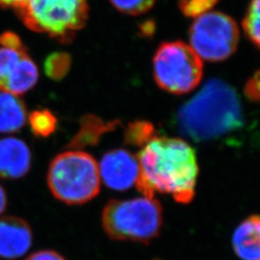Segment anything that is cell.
I'll return each instance as SVG.
<instances>
[{
    "label": "cell",
    "mask_w": 260,
    "mask_h": 260,
    "mask_svg": "<svg viewBox=\"0 0 260 260\" xmlns=\"http://www.w3.org/2000/svg\"><path fill=\"white\" fill-rule=\"evenodd\" d=\"M137 189L147 198L155 193L171 195L178 204L187 205L195 197L199 174L195 150L185 141L153 136L137 156Z\"/></svg>",
    "instance_id": "cell-1"
},
{
    "label": "cell",
    "mask_w": 260,
    "mask_h": 260,
    "mask_svg": "<svg viewBox=\"0 0 260 260\" xmlns=\"http://www.w3.org/2000/svg\"><path fill=\"white\" fill-rule=\"evenodd\" d=\"M180 131L202 142L221 137L241 127V104L236 92L219 79L208 80L177 114Z\"/></svg>",
    "instance_id": "cell-2"
},
{
    "label": "cell",
    "mask_w": 260,
    "mask_h": 260,
    "mask_svg": "<svg viewBox=\"0 0 260 260\" xmlns=\"http://www.w3.org/2000/svg\"><path fill=\"white\" fill-rule=\"evenodd\" d=\"M102 221L104 232L113 240L149 244L162 231V205L147 197L111 200L103 208Z\"/></svg>",
    "instance_id": "cell-3"
},
{
    "label": "cell",
    "mask_w": 260,
    "mask_h": 260,
    "mask_svg": "<svg viewBox=\"0 0 260 260\" xmlns=\"http://www.w3.org/2000/svg\"><path fill=\"white\" fill-rule=\"evenodd\" d=\"M47 178L51 194L67 205L86 204L101 191L99 163L81 150L58 154L49 165Z\"/></svg>",
    "instance_id": "cell-4"
},
{
    "label": "cell",
    "mask_w": 260,
    "mask_h": 260,
    "mask_svg": "<svg viewBox=\"0 0 260 260\" xmlns=\"http://www.w3.org/2000/svg\"><path fill=\"white\" fill-rule=\"evenodd\" d=\"M29 29L67 42L88 19V0H25L17 9Z\"/></svg>",
    "instance_id": "cell-5"
},
{
    "label": "cell",
    "mask_w": 260,
    "mask_h": 260,
    "mask_svg": "<svg viewBox=\"0 0 260 260\" xmlns=\"http://www.w3.org/2000/svg\"><path fill=\"white\" fill-rule=\"evenodd\" d=\"M153 75L161 89L177 94L189 93L203 77V63L184 43H164L153 58Z\"/></svg>",
    "instance_id": "cell-6"
},
{
    "label": "cell",
    "mask_w": 260,
    "mask_h": 260,
    "mask_svg": "<svg viewBox=\"0 0 260 260\" xmlns=\"http://www.w3.org/2000/svg\"><path fill=\"white\" fill-rule=\"evenodd\" d=\"M189 38L190 47L201 59L218 62L235 51L239 30L231 17L219 12H208L193 22Z\"/></svg>",
    "instance_id": "cell-7"
},
{
    "label": "cell",
    "mask_w": 260,
    "mask_h": 260,
    "mask_svg": "<svg viewBox=\"0 0 260 260\" xmlns=\"http://www.w3.org/2000/svg\"><path fill=\"white\" fill-rule=\"evenodd\" d=\"M101 179L115 191H125L135 185L139 176L138 160L129 151L114 149L105 153L99 164Z\"/></svg>",
    "instance_id": "cell-8"
},
{
    "label": "cell",
    "mask_w": 260,
    "mask_h": 260,
    "mask_svg": "<svg viewBox=\"0 0 260 260\" xmlns=\"http://www.w3.org/2000/svg\"><path fill=\"white\" fill-rule=\"evenodd\" d=\"M32 240V231L26 221L11 216L0 219V257L19 258L29 251Z\"/></svg>",
    "instance_id": "cell-9"
},
{
    "label": "cell",
    "mask_w": 260,
    "mask_h": 260,
    "mask_svg": "<svg viewBox=\"0 0 260 260\" xmlns=\"http://www.w3.org/2000/svg\"><path fill=\"white\" fill-rule=\"evenodd\" d=\"M31 167L27 145L15 137L0 139V177L17 179L24 177Z\"/></svg>",
    "instance_id": "cell-10"
},
{
    "label": "cell",
    "mask_w": 260,
    "mask_h": 260,
    "mask_svg": "<svg viewBox=\"0 0 260 260\" xmlns=\"http://www.w3.org/2000/svg\"><path fill=\"white\" fill-rule=\"evenodd\" d=\"M233 246L242 260H260V215L249 216L236 228Z\"/></svg>",
    "instance_id": "cell-11"
},
{
    "label": "cell",
    "mask_w": 260,
    "mask_h": 260,
    "mask_svg": "<svg viewBox=\"0 0 260 260\" xmlns=\"http://www.w3.org/2000/svg\"><path fill=\"white\" fill-rule=\"evenodd\" d=\"M38 78L37 66L28 54H25L1 85L0 90L19 95L31 90L37 83Z\"/></svg>",
    "instance_id": "cell-12"
},
{
    "label": "cell",
    "mask_w": 260,
    "mask_h": 260,
    "mask_svg": "<svg viewBox=\"0 0 260 260\" xmlns=\"http://www.w3.org/2000/svg\"><path fill=\"white\" fill-rule=\"evenodd\" d=\"M27 120V112L19 95L0 92V132L12 133L23 127Z\"/></svg>",
    "instance_id": "cell-13"
},
{
    "label": "cell",
    "mask_w": 260,
    "mask_h": 260,
    "mask_svg": "<svg viewBox=\"0 0 260 260\" xmlns=\"http://www.w3.org/2000/svg\"><path fill=\"white\" fill-rule=\"evenodd\" d=\"M28 121L33 133L39 137H48L57 126L55 116L46 109L32 112L28 117Z\"/></svg>",
    "instance_id": "cell-14"
},
{
    "label": "cell",
    "mask_w": 260,
    "mask_h": 260,
    "mask_svg": "<svg viewBox=\"0 0 260 260\" xmlns=\"http://www.w3.org/2000/svg\"><path fill=\"white\" fill-rule=\"evenodd\" d=\"M25 54L27 53L24 47L0 46V87Z\"/></svg>",
    "instance_id": "cell-15"
},
{
    "label": "cell",
    "mask_w": 260,
    "mask_h": 260,
    "mask_svg": "<svg viewBox=\"0 0 260 260\" xmlns=\"http://www.w3.org/2000/svg\"><path fill=\"white\" fill-rule=\"evenodd\" d=\"M245 33L260 50V0H251L243 20Z\"/></svg>",
    "instance_id": "cell-16"
},
{
    "label": "cell",
    "mask_w": 260,
    "mask_h": 260,
    "mask_svg": "<svg viewBox=\"0 0 260 260\" xmlns=\"http://www.w3.org/2000/svg\"><path fill=\"white\" fill-rule=\"evenodd\" d=\"M152 125L147 121H136L131 123L126 130L125 140L130 145L144 146L154 135Z\"/></svg>",
    "instance_id": "cell-17"
},
{
    "label": "cell",
    "mask_w": 260,
    "mask_h": 260,
    "mask_svg": "<svg viewBox=\"0 0 260 260\" xmlns=\"http://www.w3.org/2000/svg\"><path fill=\"white\" fill-rule=\"evenodd\" d=\"M110 2L122 14L138 16L151 9L156 0H110Z\"/></svg>",
    "instance_id": "cell-18"
},
{
    "label": "cell",
    "mask_w": 260,
    "mask_h": 260,
    "mask_svg": "<svg viewBox=\"0 0 260 260\" xmlns=\"http://www.w3.org/2000/svg\"><path fill=\"white\" fill-rule=\"evenodd\" d=\"M219 0H180L179 8L183 15L190 18H198L208 13Z\"/></svg>",
    "instance_id": "cell-19"
},
{
    "label": "cell",
    "mask_w": 260,
    "mask_h": 260,
    "mask_svg": "<svg viewBox=\"0 0 260 260\" xmlns=\"http://www.w3.org/2000/svg\"><path fill=\"white\" fill-rule=\"evenodd\" d=\"M71 64L70 57L65 53H54L47 58L46 73L52 78H61L67 74Z\"/></svg>",
    "instance_id": "cell-20"
},
{
    "label": "cell",
    "mask_w": 260,
    "mask_h": 260,
    "mask_svg": "<svg viewBox=\"0 0 260 260\" xmlns=\"http://www.w3.org/2000/svg\"><path fill=\"white\" fill-rule=\"evenodd\" d=\"M26 260H66L60 253L50 250L39 251L30 254Z\"/></svg>",
    "instance_id": "cell-21"
},
{
    "label": "cell",
    "mask_w": 260,
    "mask_h": 260,
    "mask_svg": "<svg viewBox=\"0 0 260 260\" xmlns=\"http://www.w3.org/2000/svg\"><path fill=\"white\" fill-rule=\"evenodd\" d=\"M25 0H0V6L5 8H15L17 10Z\"/></svg>",
    "instance_id": "cell-22"
},
{
    "label": "cell",
    "mask_w": 260,
    "mask_h": 260,
    "mask_svg": "<svg viewBox=\"0 0 260 260\" xmlns=\"http://www.w3.org/2000/svg\"><path fill=\"white\" fill-rule=\"evenodd\" d=\"M7 206V196L3 187L0 185V215L3 213Z\"/></svg>",
    "instance_id": "cell-23"
}]
</instances>
